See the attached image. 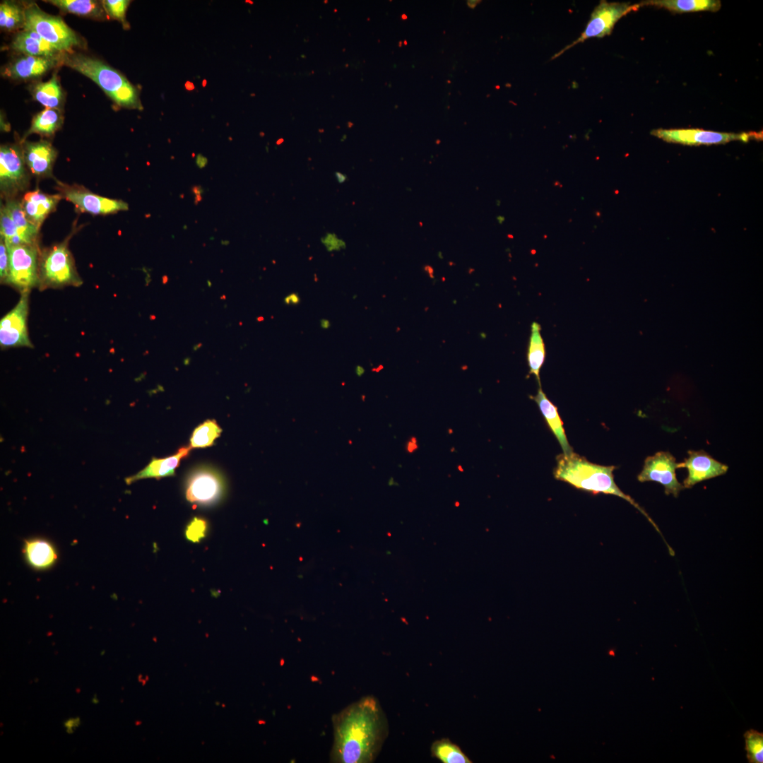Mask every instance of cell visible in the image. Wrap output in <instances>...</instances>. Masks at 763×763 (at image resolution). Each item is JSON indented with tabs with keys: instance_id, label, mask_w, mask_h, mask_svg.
Listing matches in <instances>:
<instances>
[{
	"instance_id": "1",
	"label": "cell",
	"mask_w": 763,
	"mask_h": 763,
	"mask_svg": "<svg viewBox=\"0 0 763 763\" xmlns=\"http://www.w3.org/2000/svg\"><path fill=\"white\" fill-rule=\"evenodd\" d=\"M332 723L333 762H372L388 734L386 716L372 696L362 697L334 714Z\"/></svg>"
},
{
	"instance_id": "2",
	"label": "cell",
	"mask_w": 763,
	"mask_h": 763,
	"mask_svg": "<svg viewBox=\"0 0 763 763\" xmlns=\"http://www.w3.org/2000/svg\"><path fill=\"white\" fill-rule=\"evenodd\" d=\"M615 466H602L588 461L585 457L574 452L557 457L554 471L555 478L569 483L573 487L594 495L603 493L617 496L634 506L654 528H658L648 514L629 495L624 493L614 480Z\"/></svg>"
},
{
	"instance_id": "3",
	"label": "cell",
	"mask_w": 763,
	"mask_h": 763,
	"mask_svg": "<svg viewBox=\"0 0 763 763\" xmlns=\"http://www.w3.org/2000/svg\"><path fill=\"white\" fill-rule=\"evenodd\" d=\"M62 59L64 64L95 82L117 105L139 107L136 90L115 69L83 54H65Z\"/></svg>"
},
{
	"instance_id": "4",
	"label": "cell",
	"mask_w": 763,
	"mask_h": 763,
	"mask_svg": "<svg viewBox=\"0 0 763 763\" xmlns=\"http://www.w3.org/2000/svg\"><path fill=\"white\" fill-rule=\"evenodd\" d=\"M72 235H69L63 242L40 251L38 285L40 290L78 287L83 283L69 249Z\"/></svg>"
},
{
	"instance_id": "5",
	"label": "cell",
	"mask_w": 763,
	"mask_h": 763,
	"mask_svg": "<svg viewBox=\"0 0 763 763\" xmlns=\"http://www.w3.org/2000/svg\"><path fill=\"white\" fill-rule=\"evenodd\" d=\"M23 9L25 30L36 32L59 52H69L79 44L75 32L60 18L45 13L36 4Z\"/></svg>"
},
{
	"instance_id": "6",
	"label": "cell",
	"mask_w": 763,
	"mask_h": 763,
	"mask_svg": "<svg viewBox=\"0 0 763 763\" xmlns=\"http://www.w3.org/2000/svg\"><path fill=\"white\" fill-rule=\"evenodd\" d=\"M639 4H631L629 2H608L601 1L594 8L590 19L580 36L567 45L562 50L555 54L554 59L574 45L585 42L593 37H603L611 34L616 23L630 12L640 8Z\"/></svg>"
},
{
	"instance_id": "7",
	"label": "cell",
	"mask_w": 763,
	"mask_h": 763,
	"mask_svg": "<svg viewBox=\"0 0 763 763\" xmlns=\"http://www.w3.org/2000/svg\"><path fill=\"white\" fill-rule=\"evenodd\" d=\"M9 253V275L7 284L20 293H29L39 285L38 244H22L7 247Z\"/></svg>"
},
{
	"instance_id": "8",
	"label": "cell",
	"mask_w": 763,
	"mask_h": 763,
	"mask_svg": "<svg viewBox=\"0 0 763 763\" xmlns=\"http://www.w3.org/2000/svg\"><path fill=\"white\" fill-rule=\"evenodd\" d=\"M24 160L21 146L2 145L0 148V191L5 201L13 199L26 190L30 173Z\"/></svg>"
},
{
	"instance_id": "9",
	"label": "cell",
	"mask_w": 763,
	"mask_h": 763,
	"mask_svg": "<svg viewBox=\"0 0 763 763\" xmlns=\"http://www.w3.org/2000/svg\"><path fill=\"white\" fill-rule=\"evenodd\" d=\"M653 136L666 142L688 146L724 144L731 141L748 142L762 139V132L727 133L700 129H658L651 131Z\"/></svg>"
},
{
	"instance_id": "10",
	"label": "cell",
	"mask_w": 763,
	"mask_h": 763,
	"mask_svg": "<svg viewBox=\"0 0 763 763\" xmlns=\"http://www.w3.org/2000/svg\"><path fill=\"white\" fill-rule=\"evenodd\" d=\"M56 189L63 199L71 202L78 211L93 215H107L129 209L127 203L100 196L82 185L68 184L56 180Z\"/></svg>"
},
{
	"instance_id": "11",
	"label": "cell",
	"mask_w": 763,
	"mask_h": 763,
	"mask_svg": "<svg viewBox=\"0 0 763 763\" xmlns=\"http://www.w3.org/2000/svg\"><path fill=\"white\" fill-rule=\"evenodd\" d=\"M29 293H21L16 306L0 320V345L1 348L13 347L32 348L28 331Z\"/></svg>"
},
{
	"instance_id": "12",
	"label": "cell",
	"mask_w": 763,
	"mask_h": 763,
	"mask_svg": "<svg viewBox=\"0 0 763 763\" xmlns=\"http://www.w3.org/2000/svg\"><path fill=\"white\" fill-rule=\"evenodd\" d=\"M678 463L670 452L658 451L646 458L643 468L637 476L639 482L654 481L664 487L666 495L678 497L684 489L677 479L676 469Z\"/></svg>"
},
{
	"instance_id": "13",
	"label": "cell",
	"mask_w": 763,
	"mask_h": 763,
	"mask_svg": "<svg viewBox=\"0 0 763 763\" xmlns=\"http://www.w3.org/2000/svg\"><path fill=\"white\" fill-rule=\"evenodd\" d=\"M224 490L223 478L217 471L201 468L189 475L185 495L190 503L209 505L218 502L223 496Z\"/></svg>"
},
{
	"instance_id": "14",
	"label": "cell",
	"mask_w": 763,
	"mask_h": 763,
	"mask_svg": "<svg viewBox=\"0 0 763 763\" xmlns=\"http://www.w3.org/2000/svg\"><path fill=\"white\" fill-rule=\"evenodd\" d=\"M686 468L687 476L683 481L684 488H691L702 481L724 475L728 466L716 461L704 450L688 451V457L678 463V468Z\"/></svg>"
},
{
	"instance_id": "15",
	"label": "cell",
	"mask_w": 763,
	"mask_h": 763,
	"mask_svg": "<svg viewBox=\"0 0 763 763\" xmlns=\"http://www.w3.org/2000/svg\"><path fill=\"white\" fill-rule=\"evenodd\" d=\"M21 147L25 162L31 174L38 178L54 177L52 171L57 153L49 142L25 141Z\"/></svg>"
},
{
	"instance_id": "16",
	"label": "cell",
	"mask_w": 763,
	"mask_h": 763,
	"mask_svg": "<svg viewBox=\"0 0 763 763\" xmlns=\"http://www.w3.org/2000/svg\"><path fill=\"white\" fill-rule=\"evenodd\" d=\"M62 199L59 193L48 194L36 189L26 192L20 200V203L27 218L40 229L45 220L55 211Z\"/></svg>"
},
{
	"instance_id": "17",
	"label": "cell",
	"mask_w": 763,
	"mask_h": 763,
	"mask_svg": "<svg viewBox=\"0 0 763 763\" xmlns=\"http://www.w3.org/2000/svg\"><path fill=\"white\" fill-rule=\"evenodd\" d=\"M191 449L190 446H183L174 455L162 459L153 458L144 468L137 473L126 478L125 479L126 483L130 485L141 479L154 478L158 480L161 478L174 475L181 460L189 455Z\"/></svg>"
},
{
	"instance_id": "18",
	"label": "cell",
	"mask_w": 763,
	"mask_h": 763,
	"mask_svg": "<svg viewBox=\"0 0 763 763\" xmlns=\"http://www.w3.org/2000/svg\"><path fill=\"white\" fill-rule=\"evenodd\" d=\"M538 405L543 415L548 427L557 438L563 451V454L567 455L573 452V449L569 444L563 422L559 415L557 407L548 398L539 386L536 394L531 396Z\"/></svg>"
},
{
	"instance_id": "19",
	"label": "cell",
	"mask_w": 763,
	"mask_h": 763,
	"mask_svg": "<svg viewBox=\"0 0 763 763\" xmlns=\"http://www.w3.org/2000/svg\"><path fill=\"white\" fill-rule=\"evenodd\" d=\"M55 59L26 55L11 63L5 72L13 78L37 77L52 69L55 64Z\"/></svg>"
},
{
	"instance_id": "20",
	"label": "cell",
	"mask_w": 763,
	"mask_h": 763,
	"mask_svg": "<svg viewBox=\"0 0 763 763\" xmlns=\"http://www.w3.org/2000/svg\"><path fill=\"white\" fill-rule=\"evenodd\" d=\"M12 48L28 56L56 59L59 53L36 32L24 30L19 32L12 42Z\"/></svg>"
},
{
	"instance_id": "21",
	"label": "cell",
	"mask_w": 763,
	"mask_h": 763,
	"mask_svg": "<svg viewBox=\"0 0 763 763\" xmlns=\"http://www.w3.org/2000/svg\"><path fill=\"white\" fill-rule=\"evenodd\" d=\"M26 561L37 569L51 567L57 560V552L49 541L34 538L25 541L23 549Z\"/></svg>"
},
{
	"instance_id": "22",
	"label": "cell",
	"mask_w": 763,
	"mask_h": 763,
	"mask_svg": "<svg viewBox=\"0 0 763 763\" xmlns=\"http://www.w3.org/2000/svg\"><path fill=\"white\" fill-rule=\"evenodd\" d=\"M639 4L641 7L651 6L677 13L703 11L715 12L721 6L718 0H649L643 1Z\"/></svg>"
},
{
	"instance_id": "23",
	"label": "cell",
	"mask_w": 763,
	"mask_h": 763,
	"mask_svg": "<svg viewBox=\"0 0 763 763\" xmlns=\"http://www.w3.org/2000/svg\"><path fill=\"white\" fill-rule=\"evenodd\" d=\"M8 214L16 226L20 237L24 244H38L40 229L27 218L23 210L20 201L13 199L7 200L4 203Z\"/></svg>"
},
{
	"instance_id": "24",
	"label": "cell",
	"mask_w": 763,
	"mask_h": 763,
	"mask_svg": "<svg viewBox=\"0 0 763 763\" xmlns=\"http://www.w3.org/2000/svg\"><path fill=\"white\" fill-rule=\"evenodd\" d=\"M540 331V325L537 322H533L527 351L529 374H533L536 377L539 386H541L540 371L545 359V343Z\"/></svg>"
},
{
	"instance_id": "25",
	"label": "cell",
	"mask_w": 763,
	"mask_h": 763,
	"mask_svg": "<svg viewBox=\"0 0 763 763\" xmlns=\"http://www.w3.org/2000/svg\"><path fill=\"white\" fill-rule=\"evenodd\" d=\"M62 116L59 111L56 109L46 108L36 114L31 123V126L25 134L22 141L32 134H40L43 136L53 135L61 126Z\"/></svg>"
},
{
	"instance_id": "26",
	"label": "cell",
	"mask_w": 763,
	"mask_h": 763,
	"mask_svg": "<svg viewBox=\"0 0 763 763\" xmlns=\"http://www.w3.org/2000/svg\"><path fill=\"white\" fill-rule=\"evenodd\" d=\"M35 99L47 108H58L61 102L62 93L55 76L48 81L38 83L33 89Z\"/></svg>"
},
{
	"instance_id": "27",
	"label": "cell",
	"mask_w": 763,
	"mask_h": 763,
	"mask_svg": "<svg viewBox=\"0 0 763 763\" xmlns=\"http://www.w3.org/2000/svg\"><path fill=\"white\" fill-rule=\"evenodd\" d=\"M61 10L80 16L99 18L103 15V6L91 0H52L48 1Z\"/></svg>"
},
{
	"instance_id": "28",
	"label": "cell",
	"mask_w": 763,
	"mask_h": 763,
	"mask_svg": "<svg viewBox=\"0 0 763 763\" xmlns=\"http://www.w3.org/2000/svg\"><path fill=\"white\" fill-rule=\"evenodd\" d=\"M431 752L434 757L444 763L471 762L459 746L446 738L434 742Z\"/></svg>"
},
{
	"instance_id": "29",
	"label": "cell",
	"mask_w": 763,
	"mask_h": 763,
	"mask_svg": "<svg viewBox=\"0 0 763 763\" xmlns=\"http://www.w3.org/2000/svg\"><path fill=\"white\" fill-rule=\"evenodd\" d=\"M222 429L214 420H207L194 430L190 438L191 448L211 446L220 437Z\"/></svg>"
},
{
	"instance_id": "30",
	"label": "cell",
	"mask_w": 763,
	"mask_h": 763,
	"mask_svg": "<svg viewBox=\"0 0 763 763\" xmlns=\"http://www.w3.org/2000/svg\"><path fill=\"white\" fill-rule=\"evenodd\" d=\"M24 9L11 1L2 2L0 5V26L6 30H13L24 24Z\"/></svg>"
},
{
	"instance_id": "31",
	"label": "cell",
	"mask_w": 763,
	"mask_h": 763,
	"mask_svg": "<svg viewBox=\"0 0 763 763\" xmlns=\"http://www.w3.org/2000/svg\"><path fill=\"white\" fill-rule=\"evenodd\" d=\"M0 237L4 240L8 247L24 244L16 226L2 203L0 208Z\"/></svg>"
},
{
	"instance_id": "32",
	"label": "cell",
	"mask_w": 763,
	"mask_h": 763,
	"mask_svg": "<svg viewBox=\"0 0 763 763\" xmlns=\"http://www.w3.org/2000/svg\"><path fill=\"white\" fill-rule=\"evenodd\" d=\"M745 750L750 763L763 762V733L750 729L744 733Z\"/></svg>"
},
{
	"instance_id": "33",
	"label": "cell",
	"mask_w": 763,
	"mask_h": 763,
	"mask_svg": "<svg viewBox=\"0 0 763 763\" xmlns=\"http://www.w3.org/2000/svg\"><path fill=\"white\" fill-rule=\"evenodd\" d=\"M207 528V521L204 519L194 517L187 526L186 538L192 543H199L206 536Z\"/></svg>"
},
{
	"instance_id": "34",
	"label": "cell",
	"mask_w": 763,
	"mask_h": 763,
	"mask_svg": "<svg viewBox=\"0 0 763 763\" xmlns=\"http://www.w3.org/2000/svg\"><path fill=\"white\" fill-rule=\"evenodd\" d=\"M129 4L126 0H105L102 6L106 13L112 18L124 22L125 14Z\"/></svg>"
},
{
	"instance_id": "35",
	"label": "cell",
	"mask_w": 763,
	"mask_h": 763,
	"mask_svg": "<svg viewBox=\"0 0 763 763\" xmlns=\"http://www.w3.org/2000/svg\"><path fill=\"white\" fill-rule=\"evenodd\" d=\"M9 253L4 240L0 237V280L7 284L9 275Z\"/></svg>"
},
{
	"instance_id": "36",
	"label": "cell",
	"mask_w": 763,
	"mask_h": 763,
	"mask_svg": "<svg viewBox=\"0 0 763 763\" xmlns=\"http://www.w3.org/2000/svg\"><path fill=\"white\" fill-rule=\"evenodd\" d=\"M321 242L329 252L341 251L346 247L345 242L335 233H326L321 238Z\"/></svg>"
},
{
	"instance_id": "37",
	"label": "cell",
	"mask_w": 763,
	"mask_h": 763,
	"mask_svg": "<svg viewBox=\"0 0 763 763\" xmlns=\"http://www.w3.org/2000/svg\"><path fill=\"white\" fill-rule=\"evenodd\" d=\"M81 724L80 717L70 718L64 722V726L69 734H72Z\"/></svg>"
},
{
	"instance_id": "38",
	"label": "cell",
	"mask_w": 763,
	"mask_h": 763,
	"mask_svg": "<svg viewBox=\"0 0 763 763\" xmlns=\"http://www.w3.org/2000/svg\"><path fill=\"white\" fill-rule=\"evenodd\" d=\"M300 302L301 298L297 292H291L283 299V302L286 305H298Z\"/></svg>"
},
{
	"instance_id": "39",
	"label": "cell",
	"mask_w": 763,
	"mask_h": 763,
	"mask_svg": "<svg viewBox=\"0 0 763 763\" xmlns=\"http://www.w3.org/2000/svg\"><path fill=\"white\" fill-rule=\"evenodd\" d=\"M417 449H418V445H417L416 439L415 437H412L411 439L408 443L407 451L408 452L411 453V452L414 451L415 450H416Z\"/></svg>"
},
{
	"instance_id": "40",
	"label": "cell",
	"mask_w": 763,
	"mask_h": 763,
	"mask_svg": "<svg viewBox=\"0 0 763 763\" xmlns=\"http://www.w3.org/2000/svg\"><path fill=\"white\" fill-rule=\"evenodd\" d=\"M335 177H336V179L337 182L339 184L344 183L348 179L347 175L345 174H343V173L340 172H335Z\"/></svg>"
},
{
	"instance_id": "41",
	"label": "cell",
	"mask_w": 763,
	"mask_h": 763,
	"mask_svg": "<svg viewBox=\"0 0 763 763\" xmlns=\"http://www.w3.org/2000/svg\"><path fill=\"white\" fill-rule=\"evenodd\" d=\"M319 326L322 329L326 330V329H329L331 327V321L329 319L324 318V319H320Z\"/></svg>"
},
{
	"instance_id": "42",
	"label": "cell",
	"mask_w": 763,
	"mask_h": 763,
	"mask_svg": "<svg viewBox=\"0 0 763 763\" xmlns=\"http://www.w3.org/2000/svg\"><path fill=\"white\" fill-rule=\"evenodd\" d=\"M206 162H207V159L205 157H203V155H199L197 156V158H196V164L200 167H204L206 165Z\"/></svg>"
},
{
	"instance_id": "43",
	"label": "cell",
	"mask_w": 763,
	"mask_h": 763,
	"mask_svg": "<svg viewBox=\"0 0 763 763\" xmlns=\"http://www.w3.org/2000/svg\"><path fill=\"white\" fill-rule=\"evenodd\" d=\"M355 372L357 377H361L365 373V369L360 365H357L355 367Z\"/></svg>"
},
{
	"instance_id": "44",
	"label": "cell",
	"mask_w": 763,
	"mask_h": 763,
	"mask_svg": "<svg viewBox=\"0 0 763 763\" xmlns=\"http://www.w3.org/2000/svg\"><path fill=\"white\" fill-rule=\"evenodd\" d=\"M91 702H92V703H93V704H98V702H99V699H98V698H97V694H94V695H93V698H92V700H91Z\"/></svg>"
},
{
	"instance_id": "45",
	"label": "cell",
	"mask_w": 763,
	"mask_h": 763,
	"mask_svg": "<svg viewBox=\"0 0 763 763\" xmlns=\"http://www.w3.org/2000/svg\"><path fill=\"white\" fill-rule=\"evenodd\" d=\"M201 346H202V343H198V344H195V345H194L193 346V350H194V351H195V350H199V348H201Z\"/></svg>"
},
{
	"instance_id": "46",
	"label": "cell",
	"mask_w": 763,
	"mask_h": 763,
	"mask_svg": "<svg viewBox=\"0 0 763 763\" xmlns=\"http://www.w3.org/2000/svg\"><path fill=\"white\" fill-rule=\"evenodd\" d=\"M402 18H407V16H406L404 14H403Z\"/></svg>"
}]
</instances>
